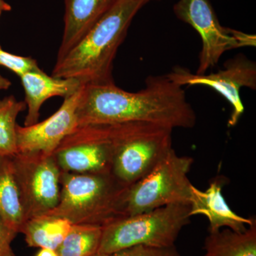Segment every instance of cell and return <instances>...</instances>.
I'll return each mask as SVG.
<instances>
[{
  "label": "cell",
  "instance_id": "cell-15",
  "mask_svg": "<svg viewBox=\"0 0 256 256\" xmlns=\"http://www.w3.org/2000/svg\"><path fill=\"white\" fill-rule=\"evenodd\" d=\"M202 256H256V220L245 232L229 228L208 234Z\"/></svg>",
  "mask_w": 256,
  "mask_h": 256
},
{
  "label": "cell",
  "instance_id": "cell-11",
  "mask_svg": "<svg viewBox=\"0 0 256 256\" xmlns=\"http://www.w3.org/2000/svg\"><path fill=\"white\" fill-rule=\"evenodd\" d=\"M84 86L65 98L58 110L48 118L31 126H16L18 152L53 154L64 138L78 127L77 108Z\"/></svg>",
  "mask_w": 256,
  "mask_h": 256
},
{
  "label": "cell",
  "instance_id": "cell-12",
  "mask_svg": "<svg viewBox=\"0 0 256 256\" xmlns=\"http://www.w3.org/2000/svg\"><path fill=\"white\" fill-rule=\"evenodd\" d=\"M223 182L215 180L205 191L194 185L191 188L190 216L204 215L210 222L208 233H215L222 228L244 232L256 220L255 217L246 218L237 214L229 207L222 194Z\"/></svg>",
  "mask_w": 256,
  "mask_h": 256
},
{
  "label": "cell",
  "instance_id": "cell-5",
  "mask_svg": "<svg viewBox=\"0 0 256 256\" xmlns=\"http://www.w3.org/2000/svg\"><path fill=\"white\" fill-rule=\"evenodd\" d=\"M172 130L144 122L114 124L116 150L111 173L126 186L137 182L173 149Z\"/></svg>",
  "mask_w": 256,
  "mask_h": 256
},
{
  "label": "cell",
  "instance_id": "cell-10",
  "mask_svg": "<svg viewBox=\"0 0 256 256\" xmlns=\"http://www.w3.org/2000/svg\"><path fill=\"white\" fill-rule=\"evenodd\" d=\"M166 76L175 84L184 86H204L214 89L232 106L228 127H234L244 112L240 99L242 88L256 89V64L245 55L238 54L224 64V68L216 73H191L183 67H174Z\"/></svg>",
  "mask_w": 256,
  "mask_h": 256
},
{
  "label": "cell",
  "instance_id": "cell-26",
  "mask_svg": "<svg viewBox=\"0 0 256 256\" xmlns=\"http://www.w3.org/2000/svg\"><path fill=\"white\" fill-rule=\"evenodd\" d=\"M3 256H15V255L14 252H13L12 249L11 248Z\"/></svg>",
  "mask_w": 256,
  "mask_h": 256
},
{
  "label": "cell",
  "instance_id": "cell-7",
  "mask_svg": "<svg viewBox=\"0 0 256 256\" xmlns=\"http://www.w3.org/2000/svg\"><path fill=\"white\" fill-rule=\"evenodd\" d=\"M11 158L25 220L47 214L60 198L62 171L54 156L18 152Z\"/></svg>",
  "mask_w": 256,
  "mask_h": 256
},
{
  "label": "cell",
  "instance_id": "cell-18",
  "mask_svg": "<svg viewBox=\"0 0 256 256\" xmlns=\"http://www.w3.org/2000/svg\"><path fill=\"white\" fill-rule=\"evenodd\" d=\"M102 227L73 224L70 232L57 248L60 256H92L97 254Z\"/></svg>",
  "mask_w": 256,
  "mask_h": 256
},
{
  "label": "cell",
  "instance_id": "cell-19",
  "mask_svg": "<svg viewBox=\"0 0 256 256\" xmlns=\"http://www.w3.org/2000/svg\"><path fill=\"white\" fill-rule=\"evenodd\" d=\"M26 108L24 101H18L14 96L0 99V156L18 153L16 118Z\"/></svg>",
  "mask_w": 256,
  "mask_h": 256
},
{
  "label": "cell",
  "instance_id": "cell-8",
  "mask_svg": "<svg viewBox=\"0 0 256 256\" xmlns=\"http://www.w3.org/2000/svg\"><path fill=\"white\" fill-rule=\"evenodd\" d=\"M173 9L176 18L190 24L201 37L197 74H206L228 50L256 46L255 35L222 26L210 0H178Z\"/></svg>",
  "mask_w": 256,
  "mask_h": 256
},
{
  "label": "cell",
  "instance_id": "cell-22",
  "mask_svg": "<svg viewBox=\"0 0 256 256\" xmlns=\"http://www.w3.org/2000/svg\"><path fill=\"white\" fill-rule=\"evenodd\" d=\"M16 232L10 228L0 216V256H3L11 249L12 242L16 237Z\"/></svg>",
  "mask_w": 256,
  "mask_h": 256
},
{
  "label": "cell",
  "instance_id": "cell-16",
  "mask_svg": "<svg viewBox=\"0 0 256 256\" xmlns=\"http://www.w3.org/2000/svg\"><path fill=\"white\" fill-rule=\"evenodd\" d=\"M0 216L18 234L26 222L11 156H0Z\"/></svg>",
  "mask_w": 256,
  "mask_h": 256
},
{
  "label": "cell",
  "instance_id": "cell-27",
  "mask_svg": "<svg viewBox=\"0 0 256 256\" xmlns=\"http://www.w3.org/2000/svg\"><path fill=\"white\" fill-rule=\"evenodd\" d=\"M146 1L148 2L151 1V0H146Z\"/></svg>",
  "mask_w": 256,
  "mask_h": 256
},
{
  "label": "cell",
  "instance_id": "cell-17",
  "mask_svg": "<svg viewBox=\"0 0 256 256\" xmlns=\"http://www.w3.org/2000/svg\"><path fill=\"white\" fill-rule=\"evenodd\" d=\"M72 226L68 220L60 217L40 216L26 220L20 233L24 235L30 247L56 250Z\"/></svg>",
  "mask_w": 256,
  "mask_h": 256
},
{
  "label": "cell",
  "instance_id": "cell-9",
  "mask_svg": "<svg viewBox=\"0 0 256 256\" xmlns=\"http://www.w3.org/2000/svg\"><path fill=\"white\" fill-rule=\"evenodd\" d=\"M114 124L78 126L54 152L62 172H111L116 152Z\"/></svg>",
  "mask_w": 256,
  "mask_h": 256
},
{
  "label": "cell",
  "instance_id": "cell-1",
  "mask_svg": "<svg viewBox=\"0 0 256 256\" xmlns=\"http://www.w3.org/2000/svg\"><path fill=\"white\" fill-rule=\"evenodd\" d=\"M78 126L144 122L174 130L192 128L196 116L183 87L166 75L150 76L138 92H128L112 84L82 87L77 108Z\"/></svg>",
  "mask_w": 256,
  "mask_h": 256
},
{
  "label": "cell",
  "instance_id": "cell-20",
  "mask_svg": "<svg viewBox=\"0 0 256 256\" xmlns=\"http://www.w3.org/2000/svg\"><path fill=\"white\" fill-rule=\"evenodd\" d=\"M0 66L10 69L18 77L31 70L40 68L36 60L32 57L10 54L0 48Z\"/></svg>",
  "mask_w": 256,
  "mask_h": 256
},
{
  "label": "cell",
  "instance_id": "cell-23",
  "mask_svg": "<svg viewBox=\"0 0 256 256\" xmlns=\"http://www.w3.org/2000/svg\"><path fill=\"white\" fill-rule=\"evenodd\" d=\"M34 256H60L56 250L48 248H40Z\"/></svg>",
  "mask_w": 256,
  "mask_h": 256
},
{
  "label": "cell",
  "instance_id": "cell-13",
  "mask_svg": "<svg viewBox=\"0 0 256 256\" xmlns=\"http://www.w3.org/2000/svg\"><path fill=\"white\" fill-rule=\"evenodd\" d=\"M20 78L28 108L24 126H33L38 122L40 109L45 101L56 96L65 98L78 92L84 86L76 79L50 76L41 68L25 73Z\"/></svg>",
  "mask_w": 256,
  "mask_h": 256
},
{
  "label": "cell",
  "instance_id": "cell-6",
  "mask_svg": "<svg viewBox=\"0 0 256 256\" xmlns=\"http://www.w3.org/2000/svg\"><path fill=\"white\" fill-rule=\"evenodd\" d=\"M194 159L174 149L150 172L128 188L127 216L175 204H190L192 184L188 178Z\"/></svg>",
  "mask_w": 256,
  "mask_h": 256
},
{
  "label": "cell",
  "instance_id": "cell-14",
  "mask_svg": "<svg viewBox=\"0 0 256 256\" xmlns=\"http://www.w3.org/2000/svg\"><path fill=\"white\" fill-rule=\"evenodd\" d=\"M63 37L57 60L66 54L92 25L110 8L114 0H64Z\"/></svg>",
  "mask_w": 256,
  "mask_h": 256
},
{
  "label": "cell",
  "instance_id": "cell-3",
  "mask_svg": "<svg viewBox=\"0 0 256 256\" xmlns=\"http://www.w3.org/2000/svg\"><path fill=\"white\" fill-rule=\"evenodd\" d=\"M58 204L46 215L60 217L72 224L104 227L127 217L128 188L112 173L62 172Z\"/></svg>",
  "mask_w": 256,
  "mask_h": 256
},
{
  "label": "cell",
  "instance_id": "cell-25",
  "mask_svg": "<svg viewBox=\"0 0 256 256\" xmlns=\"http://www.w3.org/2000/svg\"><path fill=\"white\" fill-rule=\"evenodd\" d=\"M11 6L4 0H0V14H2L4 12L11 11Z\"/></svg>",
  "mask_w": 256,
  "mask_h": 256
},
{
  "label": "cell",
  "instance_id": "cell-28",
  "mask_svg": "<svg viewBox=\"0 0 256 256\" xmlns=\"http://www.w3.org/2000/svg\"><path fill=\"white\" fill-rule=\"evenodd\" d=\"M2 14H0V16H1ZM0 48H1V46H0Z\"/></svg>",
  "mask_w": 256,
  "mask_h": 256
},
{
  "label": "cell",
  "instance_id": "cell-24",
  "mask_svg": "<svg viewBox=\"0 0 256 256\" xmlns=\"http://www.w3.org/2000/svg\"><path fill=\"white\" fill-rule=\"evenodd\" d=\"M11 86V82L0 74V90H8Z\"/></svg>",
  "mask_w": 256,
  "mask_h": 256
},
{
  "label": "cell",
  "instance_id": "cell-4",
  "mask_svg": "<svg viewBox=\"0 0 256 256\" xmlns=\"http://www.w3.org/2000/svg\"><path fill=\"white\" fill-rule=\"evenodd\" d=\"M190 206L175 204L124 217L102 227L98 252L108 254L128 248H170L190 223Z\"/></svg>",
  "mask_w": 256,
  "mask_h": 256
},
{
  "label": "cell",
  "instance_id": "cell-2",
  "mask_svg": "<svg viewBox=\"0 0 256 256\" xmlns=\"http://www.w3.org/2000/svg\"><path fill=\"white\" fill-rule=\"evenodd\" d=\"M146 0H114L80 41L56 60L52 76L74 78L84 85L114 82L112 64L133 18Z\"/></svg>",
  "mask_w": 256,
  "mask_h": 256
},
{
  "label": "cell",
  "instance_id": "cell-21",
  "mask_svg": "<svg viewBox=\"0 0 256 256\" xmlns=\"http://www.w3.org/2000/svg\"><path fill=\"white\" fill-rule=\"evenodd\" d=\"M92 256H181L176 247L170 248H154L138 246L128 248L118 252L102 254L97 252Z\"/></svg>",
  "mask_w": 256,
  "mask_h": 256
}]
</instances>
